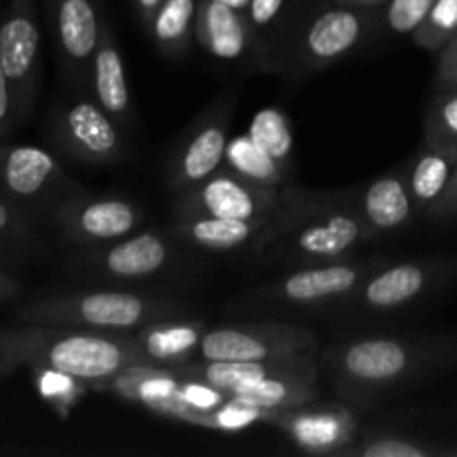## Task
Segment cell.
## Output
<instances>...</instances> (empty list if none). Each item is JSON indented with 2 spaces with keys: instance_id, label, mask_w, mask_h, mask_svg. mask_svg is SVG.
Masks as SVG:
<instances>
[{
  "instance_id": "5bb4252c",
  "label": "cell",
  "mask_w": 457,
  "mask_h": 457,
  "mask_svg": "<svg viewBox=\"0 0 457 457\" xmlns=\"http://www.w3.org/2000/svg\"><path fill=\"white\" fill-rule=\"evenodd\" d=\"M284 199V187H263L221 168L199 186L177 195L172 205L174 219L219 217L262 219L277 212Z\"/></svg>"
},
{
  "instance_id": "4316f807",
  "label": "cell",
  "mask_w": 457,
  "mask_h": 457,
  "mask_svg": "<svg viewBox=\"0 0 457 457\" xmlns=\"http://www.w3.org/2000/svg\"><path fill=\"white\" fill-rule=\"evenodd\" d=\"M223 168L263 187H286L290 179V170L266 154L248 134L230 138Z\"/></svg>"
},
{
  "instance_id": "ac0fdd59",
  "label": "cell",
  "mask_w": 457,
  "mask_h": 457,
  "mask_svg": "<svg viewBox=\"0 0 457 457\" xmlns=\"http://www.w3.org/2000/svg\"><path fill=\"white\" fill-rule=\"evenodd\" d=\"M196 43L208 56L226 65H244L266 71L248 16L219 0H201L196 18Z\"/></svg>"
},
{
  "instance_id": "e575fe53",
  "label": "cell",
  "mask_w": 457,
  "mask_h": 457,
  "mask_svg": "<svg viewBox=\"0 0 457 457\" xmlns=\"http://www.w3.org/2000/svg\"><path fill=\"white\" fill-rule=\"evenodd\" d=\"M13 123H16V112H13L12 87H9V79L0 61V138L9 132Z\"/></svg>"
},
{
  "instance_id": "9a60e30c",
  "label": "cell",
  "mask_w": 457,
  "mask_h": 457,
  "mask_svg": "<svg viewBox=\"0 0 457 457\" xmlns=\"http://www.w3.org/2000/svg\"><path fill=\"white\" fill-rule=\"evenodd\" d=\"M40 25L36 0H7L0 18V61L9 79L16 120H22L34 103L38 85Z\"/></svg>"
},
{
  "instance_id": "f35d334b",
  "label": "cell",
  "mask_w": 457,
  "mask_h": 457,
  "mask_svg": "<svg viewBox=\"0 0 457 457\" xmlns=\"http://www.w3.org/2000/svg\"><path fill=\"white\" fill-rule=\"evenodd\" d=\"M335 3L353 4V7H366V9H382L388 0H335Z\"/></svg>"
},
{
  "instance_id": "7c38bea8",
  "label": "cell",
  "mask_w": 457,
  "mask_h": 457,
  "mask_svg": "<svg viewBox=\"0 0 457 457\" xmlns=\"http://www.w3.org/2000/svg\"><path fill=\"white\" fill-rule=\"evenodd\" d=\"M308 351H320V339L311 328L288 321H248L205 330L199 357L214 361H262Z\"/></svg>"
},
{
  "instance_id": "5b68a950",
  "label": "cell",
  "mask_w": 457,
  "mask_h": 457,
  "mask_svg": "<svg viewBox=\"0 0 457 457\" xmlns=\"http://www.w3.org/2000/svg\"><path fill=\"white\" fill-rule=\"evenodd\" d=\"M187 303L134 290H76L38 299L21 312L29 324L70 326L103 335H132L152 321L183 317Z\"/></svg>"
},
{
  "instance_id": "8992f818",
  "label": "cell",
  "mask_w": 457,
  "mask_h": 457,
  "mask_svg": "<svg viewBox=\"0 0 457 457\" xmlns=\"http://www.w3.org/2000/svg\"><path fill=\"white\" fill-rule=\"evenodd\" d=\"M457 257H420L386 262L366 277L337 308L344 315H400L455 281Z\"/></svg>"
},
{
  "instance_id": "f1b7e54d",
  "label": "cell",
  "mask_w": 457,
  "mask_h": 457,
  "mask_svg": "<svg viewBox=\"0 0 457 457\" xmlns=\"http://www.w3.org/2000/svg\"><path fill=\"white\" fill-rule=\"evenodd\" d=\"M248 137L262 147L266 154L279 161L284 168L290 170V161H293V132H290L288 116L275 107H266V110L257 112L250 123Z\"/></svg>"
},
{
  "instance_id": "3957f363",
  "label": "cell",
  "mask_w": 457,
  "mask_h": 457,
  "mask_svg": "<svg viewBox=\"0 0 457 457\" xmlns=\"http://www.w3.org/2000/svg\"><path fill=\"white\" fill-rule=\"evenodd\" d=\"M0 355L16 364L56 370L58 375L107 388L116 375L147 361L132 335H103L70 326L31 324L0 335Z\"/></svg>"
},
{
  "instance_id": "74e56055",
  "label": "cell",
  "mask_w": 457,
  "mask_h": 457,
  "mask_svg": "<svg viewBox=\"0 0 457 457\" xmlns=\"http://www.w3.org/2000/svg\"><path fill=\"white\" fill-rule=\"evenodd\" d=\"M18 293V284L7 275H0V299H7Z\"/></svg>"
},
{
  "instance_id": "d6986e66",
  "label": "cell",
  "mask_w": 457,
  "mask_h": 457,
  "mask_svg": "<svg viewBox=\"0 0 457 457\" xmlns=\"http://www.w3.org/2000/svg\"><path fill=\"white\" fill-rule=\"evenodd\" d=\"M346 196L375 239L406 230L418 219L409 179L402 170L382 174L360 187H348Z\"/></svg>"
},
{
  "instance_id": "ba28073f",
  "label": "cell",
  "mask_w": 457,
  "mask_h": 457,
  "mask_svg": "<svg viewBox=\"0 0 457 457\" xmlns=\"http://www.w3.org/2000/svg\"><path fill=\"white\" fill-rule=\"evenodd\" d=\"M183 248L170 230H138L112 244L74 250L71 268L96 281H152L181 266Z\"/></svg>"
},
{
  "instance_id": "52a82bcc",
  "label": "cell",
  "mask_w": 457,
  "mask_h": 457,
  "mask_svg": "<svg viewBox=\"0 0 457 457\" xmlns=\"http://www.w3.org/2000/svg\"><path fill=\"white\" fill-rule=\"evenodd\" d=\"M388 259L346 257L339 262L317 263V266L293 268L272 284L262 286L248 297L250 303L272 308H303V311H337L361 284Z\"/></svg>"
},
{
  "instance_id": "f546056e",
  "label": "cell",
  "mask_w": 457,
  "mask_h": 457,
  "mask_svg": "<svg viewBox=\"0 0 457 457\" xmlns=\"http://www.w3.org/2000/svg\"><path fill=\"white\" fill-rule=\"evenodd\" d=\"M424 141L457 152V87L436 89L424 116Z\"/></svg>"
},
{
  "instance_id": "2e32d148",
  "label": "cell",
  "mask_w": 457,
  "mask_h": 457,
  "mask_svg": "<svg viewBox=\"0 0 457 457\" xmlns=\"http://www.w3.org/2000/svg\"><path fill=\"white\" fill-rule=\"evenodd\" d=\"M272 427L284 431L299 451L339 457L360 436V420L346 402H311L295 409L272 411Z\"/></svg>"
},
{
  "instance_id": "7402d4cb",
  "label": "cell",
  "mask_w": 457,
  "mask_h": 457,
  "mask_svg": "<svg viewBox=\"0 0 457 457\" xmlns=\"http://www.w3.org/2000/svg\"><path fill=\"white\" fill-rule=\"evenodd\" d=\"M270 217L262 219H219L186 217L174 219L170 232L179 244L201 253H235L253 248L254 241L266 230Z\"/></svg>"
},
{
  "instance_id": "603a6c76",
  "label": "cell",
  "mask_w": 457,
  "mask_h": 457,
  "mask_svg": "<svg viewBox=\"0 0 457 457\" xmlns=\"http://www.w3.org/2000/svg\"><path fill=\"white\" fill-rule=\"evenodd\" d=\"M181 382L183 379L172 369L143 361V364H134L125 373L116 375L107 384V388L123 397V400L137 402V404L145 406L154 413L181 420L183 406L181 400H179Z\"/></svg>"
},
{
  "instance_id": "ffe728a7",
  "label": "cell",
  "mask_w": 457,
  "mask_h": 457,
  "mask_svg": "<svg viewBox=\"0 0 457 457\" xmlns=\"http://www.w3.org/2000/svg\"><path fill=\"white\" fill-rule=\"evenodd\" d=\"M205 321L195 317H168L134 330L132 339L150 364L177 369L199 357Z\"/></svg>"
},
{
  "instance_id": "e0dca14e",
  "label": "cell",
  "mask_w": 457,
  "mask_h": 457,
  "mask_svg": "<svg viewBox=\"0 0 457 457\" xmlns=\"http://www.w3.org/2000/svg\"><path fill=\"white\" fill-rule=\"evenodd\" d=\"M47 12L62 70L87 89L89 67L107 29L101 0H47Z\"/></svg>"
},
{
  "instance_id": "ab89813d",
  "label": "cell",
  "mask_w": 457,
  "mask_h": 457,
  "mask_svg": "<svg viewBox=\"0 0 457 457\" xmlns=\"http://www.w3.org/2000/svg\"><path fill=\"white\" fill-rule=\"evenodd\" d=\"M219 3H223V4H230L232 9H239V12H244V13H245V9H248L250 0H219Z\"/></svg>"
},
{
  "instance_id": "8fae6325",
  "label": "cell",
  "mask_w": 457,
  "mask_h": 457,
  "mask_svg": "<svg viewBox=\"0 0 457 457\" xmlns=\"http://www.w3.org/2000/svg\"><path fill=\"white\" fill-rule=\"evenodd\" d=\"M0 187L13 205H21V212H47L49 217L70 196L85 192L52 152L36 145H12L0 152Z\"/></svg>"
},
{
  "instance_id": "7a4b0ae2",
  "label": "cell",
  "mask_w": 457,
  "mask_h": 457,
  "mask_svg": "<svg viewBox=\"0 0 457 457\" xmlns=\"http://www.w3.org/2000/svg\"><path fill=\"white\" fill-rule=\"evenodd\" d=\"M375 241L346 190L311 192L284 187V199L253 244L262 263L286 270L346 259Z\"/></svg>"
},
{
  "instance_id": "484cf974",
  "label": "cell",
  "mask_w": 457,
  "mask_h": 457,
  "mask_svg": "<svg viewBox=\"0 0 457 457\" xmlns=\"http://www.w3.org/2000/svg\"><path fill=\"white\" fill-rule=\"evenodd\" d=\"M201 0H163L159 9L145 22L152 43L161 54L181 58L190 52L196 40V18Z\"/></svg>"
},
{
  "instance_id": "60d3db41",
  "label": "cell",
  "mask_w": 457,
  "mask_h": 457,
  "mask_svg": "<svg viewBox=\"0 0 457 457\" xmlns=\"http://www.w3.org/2000/svg\"><path fill=\"white\" fill-rule=\"evenodd\" d=\"M451 455H455V457H457V449H451Z\"/></svg>"
},
{
  "instance_id": "1f68e13d",
  "label": "cell",
  "mask_w": 457,
  "mask_h": 457,
  "mask_svg": "<svg viewBox=\"0 0 457 457\" xmlns=\"http://www.w3.org/2000/svg\"><path fill=\"white\" fill-rule=\"evenodd\" d=\"M433 4L436 0H388L379 9V34L397 36V38L411 36L422 25Z\"/></svg>"
},
{
  "instance_id": "44dd1931",
  "label": "cell",
  "mask_w": 457,
  "mask_h": 457,
  "mask_svg": "<svg viewBox=\"0 0 457 457\" xmlns=\"http://www.w3.org/2000/svg\"><path fill=\"white\" fill-rule=\"evenodd\" d=\"M87 92L96 98L98 105L116 120L123 129L134 125V105L129 94L128 71H125L123 54L116 43L114 31L107 25L101 45L94 54L92 67H89Z\"/></svg>"
},
{
  "instance_id": "9c48e42d",
  "label": "cell",
  "mask_w": 457,
  "mask_h": 457,
  "mask_svg": "<svg viewBox=\"0 0 457 457\" xmlns=\"http://www.w3.org/2000/svg\"><path fill=\"white\" fill-rule=\"evenodd\" d=\"M237 98V89H226L183 129L165 168V181L172 195L199 186L223 168Z\"/></svg>"
},
{
  "instance_id": "d6a6232c",
  "label": "cell",
  "mask_w": 457,
  "mask_h": 457,
  "mask_svg": "<svg viewBox=\"0 0 457 457\" xmlns=\"http://www.w3.org/2000/svg\"><path fill=\"white\" fill-rule=\"evenodd\" d=\"M436 89H455L457 87V31L453 38L437 52V67L433 76Z\"/></svg>"
},
{
  "instance_id": "8d00e7d4",
  "label": "cell",
  "mask_w": 457,
  "mask_h": 457,
  "mask_svg": "<svg viewBox=\"0 0 457 457\" xmlns=\"http://www.w3.org/2000/svg\"><path fill=\"white\" fill-rule=\"evenodd\" d=\"M132 4H134V12H137V16L141 18L143 25H145V22L152 18V13H154L156 9L163 4V0H132Z\"/></svg>"
},
{
  "instance_id": "30bf717a",
  "label": "cell",
  "mask_w": 457,
  "mask_h": 457,
  "mask_svg": "<svg viewBox=\"0 0 457 457\" xmlns=\"http://www.w3.org/2000/svg\"><path fill=\"white\" fill-rule=\"evenodd\" d=\"M49 141L67 159L83 165H119L128 159L123 128L85 89L58 103L49 119Z\"/></svg>"
},
{
  "instance_id": "4dcf8cb0",
  "label": "cell",
  "mask_w": 457,
  "mask_h": 457,
  "mask_svg": "<svg viewBox=\"0 0 457 457\" xmlns=\"http://www.w3.org/2000/svg\"><path fill=\"white\" fill-rule=\"evenodd\" d=\"M457 31V0H436L422 25L411 34L413 43L427 52H440Z\"/></svg>"
},
{
  "instance_id": "d590c367",
  "label": "cell",
  "mask_w": 457,
  "mask_h": 457,
  "mask_svg": "<svg viewBox=\"0 0 457 457\" xmlns=\"http://www.w3.org/2000/svg\"><path fill=\"white\" fill-rule=\"evenodd\" d=\"M457 217V165L453 170V177H451L449 187L442 195V199L437 201V205L433 208V212L428 214V219H436V221H449V219Z\"/></svg>"
},
{
  "instance_id": "6da1fadb",
  "label": "cell",
  "mask_w": 457,
  "mask_h": 457,
  "mask_svg": "<svg viewBox=\"0 0 457 457\" xmlns=\"http://www.w3.org/2000/svg\"><path fill=\"white\" fill-rule=\"evenodd\" d=\"M457 361L449 335H361L320 355L321 373L346 404L373 406L440 375Z\"/></svg>"
},
{
  "instance_id": "836d02e7",
  "label": "cell",
  "mask_w": 457,
  "mask_h": 457,
  "mask_svg": "<svg viewBox=\"0 0 457 457\" xmlns=\"http://www.w3.org/2000/svg\"><path fill=\"white\" fill-rule=\"evenodd\" d=\"M0 235H7L16 241L29 237V228H27V221L21 210L4 204L3 199H0Z\"/></svg>"
},
{
  "instance_id": "83f0119b",
  "label": "cell",
  "mask_w": 457,
  "mask_h": 457,
  "mask_svg": "<svg viewBox=\"0 0 457 457\" xmlns=\"http://www.w3.org/2000/svg\"><path fill=\"white\" fill-rule=\"evenodd\" d=\"M451 451L440 449L418 436L397 431H373L357 436L339 457H442Z\"/></svg>"
},
{
  "instance_id": "d4e9b609",
  "label": "cell",
  "mask_w": 457,
  "mask_h": 457,
  "mask_svg": "<svg viewBox=\"0 0 457 457\" xmlns=\"http://www.w3.org/2000/svg\"><path fill=\"white\" fill-rule=\"evenodd\" d=\"M457 165V152L451 147L433 145L422 141L418 154L409 163L406 179H409L411 196H413L418 217H427L433 212L437 201L449 187L451 177Z\"/></svg>"
},
{
  "instance_id": "277c9868",
  "label": "cell",
  "mask_w": 457,
  "mask_h": 457,
  "mask_svg": "<svg viewBox=\"0 0 457 457\" xmlns=\"http://www.w3.org/2000/svg\"><path fill=\"white\" fill-rule=\"evenodd\" d=\"M378 34L379 9L311 0L286 45L277 76L288 83H302L320 71L337 67Z\"/></svg>"
},
{
  "instance_id": "cb8c5ba5",
  "label": "cell",
  "mask_w": 457,
  "mask_h": 457,
  "mask_svg": "<svg viewBox=\"0 0 457 457\" xmlns=\"http://www.w3.org/2000/svg\"><path fill=\"white\" fill-rule=\"evenodd\" d=\"M308 3L311 0H250L245 16L262 49L266 74H279L286 45Z\"/></svg>"
},
{
  "instance_id": "4fadbf2b",
  "label": "cell",
  "mask_w": 457,
  "mask_h": 457,
  "mask_svg": "<svg viewBox=\"0 0 457 457\" xmlns=\"http://www.w3.org/2000/svg\"><path fill=\"white\" fill-rule=\"evenodd\" d=\"M62 239L74 250L96 248L143 230L145 210L125 196H70L52 217Z\"/></svg>"
}]
</instances>
